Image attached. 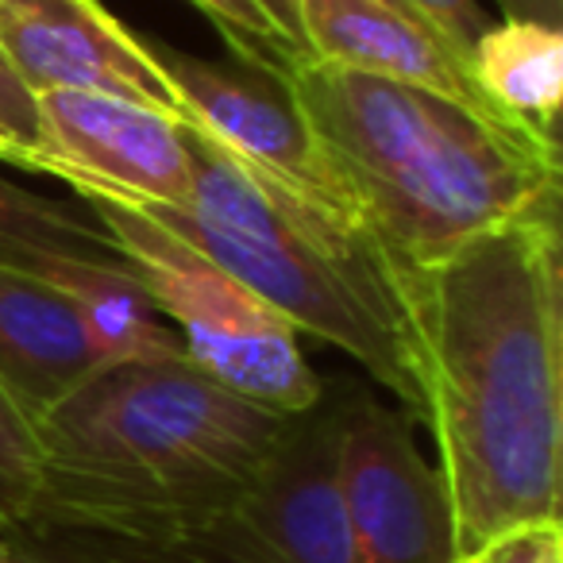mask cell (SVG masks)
I'll list each match as a JSON object with an SVG mask.
<instances>
[{
  "label": "cell",
  "instance_id": "21",
  "mask_svg": "<svg viewBox=\"0 0 563 563\" xmlns=\"http://www.w3.org/2000/svg\"><path fill=\"white\" fill-rule=\"evenodd\" d=\"M0 132L9 135L16 147H24L27 155L35 151V101L16 81V74L9 70L4 55H0Z\"/></svg>",
  "mask_w": 563,
  "mask_h": 563
},
{
  "label": "cell",
  "instance_id": "1",
  "mask_svg": "<svg viewBox=\"0 0 563 563\" xmlns=\"http://www.w3.org/2000/svg\"><path fill=\"white\" fill-rule=\"evenodd\" d=\"M452 501L460 555L560 521V205L475 235L432 266L386 274Z\"/></svg>",
  "mask_w": 563,
  "mask_h": 563
},
{
  "label": "cell",
  "instance_id": "23",
  "mask_svg": "<svg viewBox=\"0 0 563 563\" xmlns=\"http://www.w3.org/2000/svg\"><path fill=\"white\" fill-rule=\"evenodd\" d=\"M506 16L517 20H540V24L560 27V0H501Z\"/></svg>",
  "mask_w": 563,
  "mask_h": 563
},
{
  "label": "cell",
  "instance_id": "8",
  "mask_svg": "<svg viewBox=\"0 0 563 563\" xmlns=\"http://www.w3.org/2000/svg\"><path fill=\"white\" fill-rule=\"evenodd\" d=\"M344 386L286 417L263 467L232 506L240 529L271 563H360L340 486Z\"/></svg>",
  "mask_w": 563,
  "mask_h": 563
},
{
  "label": "cell",
  "instance_id": "11",
  "mask_svg": "<svg viewBox=\"0 0 563 563\" xmlns=\"http://www.w3.org/2000/svg\"><path fill=\"white\" fill-rule=\"evenodd\" d=\"M104 367L74 301L0 263V390L12 406L35 424Z\"/></svg>",
  "mask_w": 563,
  "mask_h": 563
},
{
  "label": "cell",
  "instance_id": "14",
  "mask_svg": "<svg viewBox=\"0 0 563 563\" xmlns=\"http://www.w3.org/2000/svg\"><path fill=\"white\" fill-rule=\"evenodd\" d=\"M20 544L63 563H271L240 521L217 514L209 521L166 529H81V525H9Z\"/></svg>",
  "mask_w": 563,
  "mask_h": 563
},
{
  "label": "cell",
  "instance_id": "7",
  "mask_svg": "<svg viewBox=\"0 0 563 563\" xmlns=\"http://www.w3.org/2000/svg\"><path fill=\"white\" fill-rule=\"evenodd\" d=\"M140 47L147 51L155 70L178 97L181 124H194L197 132H205L217 147H224L228 155L258 170L263 178L294 189L317 209L355 224L278 78L251 70V66L232 70V66L205 63L155 35H140Z\"/></svg>",
  "mask_w": 563,
  "mask_h": 563
},
{
  "label": "cell",
  "instance_id": "9",
  "mask_svg": "<svg viewBox=\"0 0 563 563\" xmlns=\"http://www.w3.org/2000/svg\"><path fill=\"white\" fill-rule=\"evenodd\" d=\"M24 170L86 181L132 201H189L181 120L104 93L35 97V151Z\"/></svg>",
  "mask_w": 563,
  "mask_h": 563
},
{
  "label": "cell",
  "instance_id": "27",
  "mask_svg": "<svg viewBox=\"0 0 563 563\" xmlns=\"http://www.w3.org/2000/svg\"><path fill=\"white\" fill-rule=\"evenodd\" d=\"M455 563H486V555L483 552H467V555H460Z\"/></svg>",
  "mask_w": 563,
  "mask_h": 563
},
{
  "label": "cell",
  "instance_id": "25",
  "mask_svg": "<svg viewBox=\"0 0 563 563\" xmlns=\"http://www.w3.org/2000/svg\"><path fill=\"white\" fill-rule=\"evenodd\" d=\"M9 540H12V552H16V563H63V560H51V555L35 552V548L20 544V540L12 537V532H9Z\"/></svg>",
  "mask_w": 563,
  "mask_h": 563
},
{
  "label": "cell",
  "instance_id": "6",
  "mask_svg": "<svg viewBox=\"0 0 563 563\" xmlns=\"http://www.w3.org/2000/svg\"><path fill=\"white\" fill-rule=\"evenodd\" d=\"M340 486L360 563H455L452 501L421 455L413 417L347 383L340 406Z\"/></svg>",
  "mask_w": 563,
  "mask_h": 563
},
{
  "label": "cell",
  "instance_id": "26",
  "mask_svg": "<svg viewBox=\"0 0 563 563\" xmlns=\"http://www.w3.org/2000/svg\"><path fill=\"white\" fill-rule=\"evenodd\" d=\"M0 563H16V552H12V540H9V525L0 521Z\"/></svg>",
  "mask_w": 563,
  "mask_h": 563
},
{
  "label": "cell",
  "instance_id": "4",
  "mask_svg": "<svg viewBox=\"0 0 563 563\" xmlns=\"http://www.w3.org/2000/svg\"><path fill=\"white\" fill-rule=\"evenodd\" d=\"M181 143L189 201H124L232 274L298 336L306 332L352 355L417 421L398 301L367 235L243 166L194 124H181Z\"/></svg>",
  "mask_w": 563,
  "mask_h": 563
},
{
  "label": "cell",
  "instance_id": "3",
  "mask_svg": "<svg viewBox=\"0 0 563 563\" xmlns=\"http://www.w3.org/2000/svg\"><path fill=\"white\" fill-rule=\"evenodd\" d=\"M286 417L194 367L117 363L35 421L40 490L27 521L166 529L240 501Z\"/></svg>",
  "mask_w": 563,
  "mask_h": 563
},
{
  "label": "cell",
  "instance_id": "12",
  "mask_svg": "<svg viewBox=\"0 0 563 563\" xmlns=\"http://www.w3.org/2000/svg\"><path fill=\"white\" fill-rule=\"evenodd\" d=\"M298 20L309 58L317 63L406 81L490 109L467 66L429 27L383 0H298Z\"/></svg>",
  "mask_w": 563,
  "mask_h": 563
},
{
  "label": "cell",
  "instance_id": "10",
  "mask_svg": "<svg viewBox=\"0 0 563 563\" xmlns=\"http://www.w3.org/2000/svg\"><path fill=\"white\" fill-rule=\"evenodd\" d=\"M0 55L20 86L43 93H104L181 120V104L140 35L101 0H0Z\"/></svg>",
  "mask_w": 563,
  "mask_h": 563
},
{
  "label": "cell",
  "instance_id": "22",
  "mask_svg": "<svg viewBox=\"0 0 563 563\" xmlns=\"http://www.w3.org/2000/svg\"><path fill=\"white\" fill-rule=\"evenodd\" d=\"M258 9L266 12V20L274 24L278 40L286 43V51L294 58H309L306 35H301V20H298V0H258Z\"/></svg>",
  "mask_w": 563,
  "mask_h": 563
},
{
  "label": "cell",
  "instance_id": "15",
  "mask_svg": "<svg viewBox=\"0 0 563 563\" xmlns=\"http://www.w3.org/2000/svg\"><path fill=\"white\" fill-rule=\"evenodd\" d=\"M471 78L494 112L555 140L563 101V32L540 20L506 16L471 55Z\"/></svg>",
  "mask_w": 563,
  "mask_h": 563
},
{
  "label": "cell",
  "instance_id": "2",
  "mask_svg": "<svg viewBox=\"0 0 563 563\" xmlns=\"http://www.w3.org/2000/svg\"><path fill=\"white\" fill-rule=\"evenodd\" d=\"M278 81L386 274L560 205V140L521 120L317 58Z\"/></svg>",
  "mask_w": 563,
  "mask_h": 563
},
{
  "label": "cell",
  "instance_id": "13",
  "mask_svg": "<svg viewBox=\"0 0 563 563\" xmlns=\"http://www.w3.org/2000/svg\"><path fill=\"white\" fill-rule=\"evenodd\" d=\"M4 266H16L74 301L89 340L109 367L117 363H174L186 360L178 332L163 321L155 301L124 263H93V258L63 255H16Z\"/></svg>",
  "mask_w": 563,
  "mask_h": 563
},
{
  "label": "cell",
  "instance_id": "20",
  "mask_svg": "<svg viewBox=\"0 0 563 563\" xmlns=\"http://www.w3.org/2000/svg\"><path fill=\"white\" fill-rule=\"evenodd\" d=\"M478 552L486 555V563H563V529L560 521L525 525V529L501 532Z\"/></svg>",
  "mask_w": 563,
  "mask_h": 563
},
{
  "label": "cell",
  "instance_id": "19",
  "mask_svg": "<svg viewBox=\"0 0 563 563\" xmlns=\"http://www.w3.org/2000/svg\"><path fill=\"white\" fill-rule=\"evenodd\" d=\"M401 4H406L417 24L429 27V32L471 70L475 43L494 27V20L486 16L478 0H401Z\"/></svg>",
  "mask_w": 563,
  "mask_h": 563
},
{
  "label": "cell",
  "instance_id": "17",
  "mask_svg": "<svg viewBox=\"0 0 563 563\" xmlns=\"http://www.w3.org/2000/svg\"><path fill=\"white\" fill-rule=\"evenodd\" d=\"M40 490V440L35 424L0 390V521H27Z\"/></svg>",
  "mask_w": 563,
  "mask_h": 563
},
{
  "label": "cell",
  "instance_id": "24",
  "mask_svg": "<svg viewBox=\"0 0 563 563\" xmlns=\"http://www.w3.org/2000/svg\"><path fill=\"white\" fill-rule=\"evenodd\" d=\"M0 163H12V166H20V170H24V163H27V151L16 147L4 132H0Z\"/></svg>",
  "mask_w": 563,
  "mask_h": 563
},
{
  "label": "cell",
  "instance_id": "18",
  "mask_svg": "<svg viewBox=\"0 0 563 563\" xmlns=\"http://www.w3.org/2000/svg\"><path fill=\"white\" fill-rule=\"evenodd\" d=\"M197 9L220 27V35L228 40V47L235 51L243 66L258 74L278 78L282 63H290V51L278 40L274 24L266 20V12L258 9V0H194Z\"/></svg>",
  "mask_w": 563,
  "mask_h": 563
},
{
  "label": "cell",
  "instance_id": "16",
  "mask_svg": "<svg viewBox=\"0 0 563 563\" xmlns=\"http://www.w3.org/2000/svg\"><path fill=\"white\" fill-rule=\"evenodd\" d=\"M63 255L120 263L112 235L89 209H74L70 201L35 194L0 174V263L16 255Z\"/></svg>",
  "mask_w": 563,
  "mask_h": 563
},
{
  "label": "cell",
  "instance_id": "5",
  "mask_svg": "<svg viewBox=\"0 0 563 563\" xmlns=\"http://www.w3.org/2000/svg\"><path fill=\"white\" fill-rule=\"evenodd\" d=\"M70 189L112 235L120 263L140 278L158 313L170 317L186 360L201 375L282 417L306 413L324 398L290 321L124 197L86 181H70Z\"/></svg>",
  "mask_w": 563,
  "mask_h": 563
},
{
  "label": "cell",
  "instance_id": "28",
  "mask_svg": "<svg viewBox=\"0 0 563 563\" xmlns=\"http://www.w3.org/2000/svg\"><path fill=\"white\" fill-rule=\"evenodd\" d=\"M383 4H390V9H398V12H406V16H409V9L401 4V0H383Z\"/></svg>",
  "mask_w": 563,
  "mask_h": 563
}]
</instances>
